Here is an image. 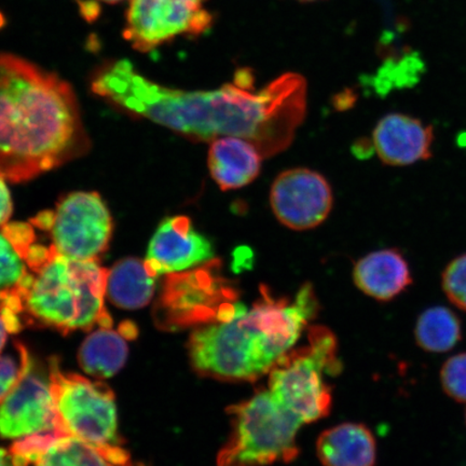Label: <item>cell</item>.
Masks as SVG:
<instances>
[{"label": "cell", "mask_w": 466, "mask_h": 466, "mask_svg": "<svg viewBox=\"0 0 466 466\" xmlns=\"http://www.w3.org/2000/svg\"><path fill=\"white\" fill-rule=\"evenodd\" d=\"M4 233L27 267L13 288L23 329H51L66 336L76 330L112 328L104 302L108 269L98 260L71 259L51 244L35 242L29 224H9Z\"/></svg>", "instance_id": "obj_4"}, {"label": "cell", "mask_w": 466, "mask_h": 466, "mask_svg": "<svg viewBox=\"0 0 466 466\" xmlns=\"http://www.w3.org/2000/svg\"><path fill=\"white\" fill-rule=\"evenodd\" d=\"M208 150V168L221 190L244 187L258 177L261 156L256 146L244 138L214 139Z\"/></svg>", "instance_id": "obj_14"}, {"label": "cell", "mask_w": 466, "mask_h": 466, "mask_svg": "<svg viewBox=\"0 0 466 466\" xmlns=\"http://www.w3.org/2000/svg\"><path fill=\"white\" fill-rule=\"evenodd\" d=\"M317 308L310 285L302 288L291 304L265 295L252 308L240 302L226 306L217 322L191 334V366L203 377L254 381L290 352Z\"/></svg>", "instance_id": "obj_3"}, {"label": "cell", "mask_w": 466, "mask_h": 466, "mask_svg": "<svg viewBox=\"0 0 466 466\" xmlns=\"http://www.w3.org/2000/svg\"><path fill=\"white\" fill-rule=\"evenodd\" d=\"M36 466H133L129 452L121 445H98L77 437H61L52 444Z\"/></svg>", "instance_id": "obj_18"}, {"label": "cell", "mask_w": 466, "mask_h": 466, "mask_svg": "<svg viewBox=\"0 0 466 466\" xmlns=\"http://www.w3.org/2000/svg\"><path fill=\"white\" fill-rule=\"evenodd\" d=\"M270 204L279 223L293 230H308L328 218L333 192L322 175L308 168H291L273 183Z\"/></svg>", "instance_id": "obj_10"}, {"label": "cell", "mask_w": 466, "mask_h": 466, "mask_svg": "<svg viewBox=\"0 0 466 466\" xmlns=\"http://www.w3.org/2000/svg\"><path fill=\"white\" fill-rule=\"evenodd\" d=\"M317 452L324 466H374L376 440L365 425L343 423L320 434Z\"/></svg>", "instance_id": "obj_16"}, {"label": "cell", "mask_w": 466, "mask_h": 466, "mask_svg": "<svg viewBox=\"0 0 466 466\" xmlns=\"http://www.w3.org/2000/svg\"><path fill=\"white\" fill-rule=\"evenodd\" d=\"M213 258L212 243L194 229L188 218L175 217L163 220L156 230L145 260L158 278L188 271Z\"/></svg>", "instance_id": "obj_12"}, {"label": "cell", "mask_w": 466, "mask_h": 466, "mask_svg": "<svg viewBox=\"0 0 466 466\" xmlns=\"http://www.w3.org/2000/svg\"><path fill=\"white\" fill-rule=\"evenodd\" d=\"M337 341L328 329L313 328L308 347L289 352L269 372L268 390L302 424L329 415L331 394L325 376L338 370Z\"/></svg>", "instance_id": "obj_6"}, {"label": "cell", "mask_w": 466, "mask_h": 466, "mask_svg": "<svg viewBox=\"0 0 466 466\" xmlns=\"http://www.w3.org/2000/svg\"><path fill=\"white\" fill-rule=\"evenodd\" d=\"M232 433L218 466H265L290 462L299 454L297 434L302 423L279 405L269 390L231 406Z\"/></svg>", "instance_id": "obj_5"}, {"label": "cell", "mask_w": 466, "mask_h": 466, "mask_svg": "<svg viewBox=\"0 0 466 466\" xmlns=\"http://www.w3.org/2000/svg\"><path fill=\"white\" fill-rule=\"evenodd\" d=\"M33 364L25 345L15 341L14 352L0 354V404L14 391Z\"/></svg>", "instance_id": "obj_21"}, {"label": "cell", "mask_w": 466, "mask_h": 466, "mask_svg": "<svg viewBox=\"0 0 466 466\" xmlns=\"http://www.w3.org/2000/svg\"><path fill=\"white\" fill-rule=\"evenodd\" d=\"M418 346L430 353H445L462 338L461 320L446 307L428 309L419 317L415 329Z\"/></svg>", "instance_id": "obj_20"}, {"label": "cell", "mask_w": 466, "mask_h": 466, "mask_svg": "<svg viewBox=\"0 0 466 466\" xmlns=\"http://www.w3.org/2000/svg\"><path fill=\"white\" fill-rule=\"evenodd\" d=\"M300 2H316V0H300Z\"/></svg>", "instance_id": "obj_31"}, {"label": "cell", "mask_w": 466, "mask_h": 466, "mask_svg": "<svg viewBox=\"0 0 466 466\" xmlns=\"http://www.w3.org/2000/svg\"><path fill=\"white\" fill-rule=\"evenodd\" d=\"M372 142L386 165L410 166L432 157L434 130L413 116L390 114L378 122Z\"/></svg>", "instance_id": "obj_13"}, {"label": "cell", "mask_w": 466, "mask_h": 466, "mask_svg": "<svg viewBox=\"0 0 466 466\" xmlns=\"http://www.w3.org/2000/svg\"><path fill=\"white\" fill-rule=\"evenodd\" d=\"M86 147L72 86L25 58L0 55V175L27 182Z\"/></svg>", "instance_id": "obj_2"}, {"label": "cell", "mask_w": 466, "mask_h": 466, "mask_svg": "<svg viewBox=\"0 0 466 466\" xmlns=\"http://www.w3.org/2000/svg\"><path fill=\"white\" fill-rule=\"evenodd\" d=\"M465 422H466V410H465Z\"/></svg>", "instance_id": "obj_32"}, {"label": "cell", "mask_w": 466, "mask_h": 466, "mask_svg": "<svg viewBox=\"0 0 466 466\" xmlns=\"http://www.w3.org/2000/svg\"><path fill=\"white\" fill-rule=\"evenodd\" d=\"M354 282L364 294L377 300L395 299L412 282L410 266L398 250L382 249L357 262Z\"/></svg>", "instance_id": "obj_15"}, {"label": "cell", "mask_w": 466, "mask_h": 466, "mask_svg": "<svg viewBox=\"0 0 466 466\" xmlns=\"http://www.w3.org/2000/svg\"><path fill=\"white\" fill-rule=\"evenodd\" d=\"M127 339L120 329L98 328L86 337L79 349L81 369L98 379L113 377L127 362L129 354Z\"/></svg>", "instance_id": "obj_19"}, {"label": "cell", "mask_w": 466, "mask_h": 466, "mask_svg": "<svg viewBox=\"0 0 466 466\" xmlns=\"http://www.w3.org/2000/svg\"><path fill=\"white\" fill-rule=\"evenodd\" d=\"M441 287L451 304L466 311V254L459 256L442 272Z\"/></svg>", "instance_id": "obj_25"}, {"label": "cell", "mask_w": 466, "mask_h": 466, "mask_svg": "<svg viewBox=\"0 0 466 466\" xmlns=\"http://www.w3.org/2000/svg\"><path fill=\"white\" fill-rule=\"evenodd\" d=\"M5 180L7 179L0 175V229L8 224L14 209L13 199Z\"/></svg>", "instance_id": "obj_26"}, {"label": "cell", "mask_w": 466, "mask_h": 466, "mask_svg": "<svg viewBox=\"0 0 466 466\" xmlns=\"http://www.w3.org/2000/svg\"><path fill=\"white\" fill-rule=\"evenodd\" d=\"M101 2L107 3V4H118V3L124 2V0H101Z\"/></svg>", "instance_id": "obj_30"}, {"label": "cell", "mask_w": 466, "mask_h": 466, "mask_svg": "<svg viewBox=\"0 0 466 466\" xmlns=\"http://www.w3.org/2000/svg\"><path fill=\"white\" fill-rule=\"evenodd\" d=\"M33 224L49 231L51 246L75 260H98L113 235L112 217L96 192H73Z\"/></svg>", "instance_id": "obj_8"}, {"label": "cell", "mask_w": 466, "mask_h": 466, "mask_svg": "<svg viewBox=\"0 0 466 466\" xmlns=\"http://www.w3.org/2000/svg\"><path fill=\"white\" fill-rule=\"evenodd\" d=\"M81 13L86 20H95L98 15V7L96 3L86 2L80 5Z\"/></svg>", "instance_id": "obj_27"}, {"label": "cell", "mask_w": 466, "mask_h": 466, "mask_svg": "<svg viewBox=\"0 0 466 466\" xmlns=\"http://www.w3.org/2000/svg\"><path fill=\"white\" fill-rule=\"evenodd\" d=\"M441 383L450 398L466 403V352L446 360L441 370Z\"/></svg>", "instance_id": "obj_24"}, {"label": "cell", "mask_w": 466, "mask_h": 466, "mask_svg": "<svg viewBox=\"0 0 466 466\" xmlns=\"http://www.w3.org/2000/svg\"><path fill=\"white\" fill-rule=\"evenodd\" d=\"M52 430L62 432L49 370L46 378L33 360L27 374L0 404V437L20 440Z\"/></svg>", "instance_id": "obj_11"}, {"label": "cell", "mask_w": 466, "mask_h": 466, "mask_svg": "<svg viewBox=\"0 0 466 466\" xmlns=\"http://www.w3.org/2000/svg\"><path fill=\"white\" fill-rule=\"evenodd\" d=\"M92 90L129 112L197 142L233 137L254 144L264 158L287 149L305 118L307 85L288 73L254 91L247 71L214 91H183L153 83L129 61L106 64Z\"/></svg>", "instance_id": "obj_1"}, {"label": "cell", "mask_w": 466, "mask_h": 466, "mask_svg": "<svg viewBox=\"0 0 466 466\" xmlns=\"http://www.w3.org/2000/svg\"><path fill=\"white\" fill-rule=\"evenodd\" d=\"M156 279L146 260H120L108 269L106 294L115 306L137 310L153 299Z\"/></svg>", "instance_id": "obj_17"}, {"label": "cell", "mask_w": 466, "mask_h": 466, "mask_svg": "<svg viewBox=\"0 0 466 466\" xmlns=\"http://www.w3.org/2000/svg\"><path fill=\"white\" fill-rule=\"evenodd\" d=\"M49 378L58 423L64 434L98 445H121L115 394L106 384L64 371L49 362Z\"/></svg>", "instance_id": "obj_7"}, {"label": "cell", "mask_w": 466, "mask_h": 466, "mask_svg": "<svg viewBox=\"0 0 466 466\" xmlns=\"http://www.w3.org/2000/svg\"><path fill=\"white\" fill-rule=\"evenodd\" d=\"M9 330L7 325L2 316H0V351L5 348V342H7Z\"/></svg>", "instance_id": "obj_28"}, {"label": "cell", "mask_w": 466, "mask_h": 466, "mask_svg": "<svg viewBox=\"0 0 466 466\" xmlns=\"http://www.w3.org/2000/svg\"><path fill=\"white\" fill-rule=\"evenodd\" d=\"M26 271L25 260L9 238L0 231V291L15 288Z\"/></svg>", "instance_id": "obj_23"}, {"label": "cell", "mask_w": 466, "mask_h": 466, "mask_svg": "<svg viewBox=\"0 0 466 466\" xmlns=\"http://www.w3.org/2000/svg\"><path fill=\"white\" fill-rule=\"evenodd\" d=\"M0 466H15L9 451L0 448Z\"/></svg>", "instance_id": "obj_29"}, {"label": "cell", "mask_w": 466, "mask_h": 466, "mask_svg": "<svg viewBox=\"0 0 466 466\" xmlns=\"http://www.w3.org/2000/svg\"><path fill=\"white\" fill-rule=\"evenodd\" d=\"M208 0H131L124 36L133 49L154 51L178 37L195 38L214 25Z\"/></svg>", "instance_id": "obj_9"}, {"label": "cell", "mask_w": 466, "mask_h": 466, "mask_svg": "<svg viewBox=\"0 0 466 466\" xmlns=\"http://www.w3.org/2000/svg\"><path fill=\"white\" fill-rule=\"evenodd\" d=\"M66 436L67 435L63 434L61 431L52 430L16 440L9 450L15 465L29 466L36 464L56 441Z\"/></svg>", "instance_id": "obj_22"}]
</instances>
